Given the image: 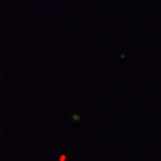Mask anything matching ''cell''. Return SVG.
Returning a JSON list of instances; mask_svg holds the SVG:
<instances>
[]
</instances>
